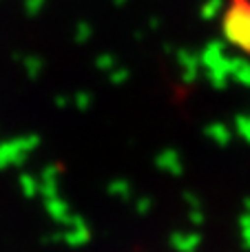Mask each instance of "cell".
<instances>
[{"mask_svg":"<svg viewBox=\"0 0 250 252\" xmlns=\"http://www.w3.org/2000/svg\"><path fill=\"white\" fill-rule=\"evenodd\" d=\"M224 33L233 47L250 56V0H228L224 11Z\"/></svg>","mask_w":250,"mask_h":252,"instance_id":"1","label":"cell"}]
</instances>
